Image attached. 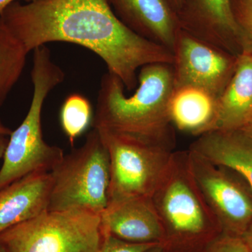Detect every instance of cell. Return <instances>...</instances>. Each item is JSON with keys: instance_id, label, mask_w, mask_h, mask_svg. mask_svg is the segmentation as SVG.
<instances>
[{"instance_id": "1", "label": "cell", "mask_w": 252, "mask_h": 252, "mask_svg": "<svg viewBox=\"0 0 252 252\" xmlns=\"http://www.w3.org/2000/svg\"><path fill=\"white\" fill-rule=\"evenodd\" d=\"M29 54L48 43L85 47L105 63L124 87H137V71L154 63L173 64L170 50L137 35L114 13L109 0L15 1L0 16Z\"/></svg>"}, {"instance_id": "2", "label": "cell", "mask_w": 252, "mask_h": 252, "mask_svg": "<svg viewBox=\"0 0 252 252\" xmlns=\"http://www.w3.org/2000/svg\"><path fill=\"white\" fill-rule=\"evenodd\" d=\"M135 94L107 72L101 79L93 128L106 129L175 147L169 105L174 88L172 64L154 63L140 69Z\"/></svg>"}, {"instance_id": "3", "label": "cell", "mask_w": 252, "mask_h": 252, "mask_svg": "<svg viewBox=\"0 0 252 252\" xmlns=\"http://www.w3.org/2000/svg\"><path fill=\"white\" fill-rule=\"evenodd\" d=\"M152 198L165 233L162 252H205L223 233L194 180L187 152H174Z\"/></svg>"}, {"instance_id": "4", "label": "cell", "mask_w": 252, "mask_h": 252, "mask_svg": "<svg viewBox=\"0 0 252 252\" xmlns=\"http://www.w3.org/2000/svg\"><path fill=\"white\" fill-rule=\"evenodd\" d=\"M33 53L32 98L24 120L9 135L0 168V189L31 174L51 172L64 156L62 149L44 141L41 113L46 97L65 75L47 46L36 48Z\"/></svg>"}, {"instance_id": "5", "label": "cell", "mask_w": 252, "mask_h": 252, "mask_svg": "<svg viewBox=\"0 0 252 252\" xmlns=\"http://www.w3.org/2000/svg\"><path fill=\"white\" fill-rule=\"evenodd\" d=\"M49 211L101 214L109 203L110 162L98 131L93 129L79 148L64 156L54 170Z\"/></svg>"}, {"instance_id": "6", "label": "cell", "mask_w": 252, "mask_h": 252, "mask_svg": "<svg viewBox=\"0 0 252 252\" xmlns=\"http://www.w3.org/2000/svg\"><path fill=\"white\" fill-rule=\"evenodd\" d=\"M104 232L101 216L84 210H46L0 234L6 252H99Z\"/></svg>"}, {"instance_id": "7", "label": "cell", "mask_w": 252, "mask_h": 252, "mask_svg": "<svg viewBox=\"0 0 252 252\" xmlns=\"http://www.w3.org/2000/svg\"><path fill=\"white\" fill-rule=\"evenodd\" d=\"M96 130L109 154V203L152 198L170 166L175 147L106 129Z\"/></svg>"}, {"instance_id": "8", "label": "cell", "mask_w": 252, "mask_h": 252, "mask_svg": "<svg viewBox=\"0 0 252 252\" xmlns=\"http://www.w3.org/2000/svg\"><path fill=\"white\" fill-rule=\"evenodd\" d=\"M189 167L221 226L223 234L243 237L252 223V188L231 169L187 151Z\"/></svg>"}, {"instance_id": "9", "label": "cell", "mask_w": 252, "mask_h": 252, "mask_svg": "<svg viewBox=\"0 0 252 252\" xmlns=\"http://www.w3.org/2000/svg\"><path fill=\"white\" fill-rule=\"evenodd\" d=\"M172 53L174 89L198 88L217 99L229 82L238 58L182 28Z\"/></svg>"}, {"instance_id": "10", "label": "cell", "mask_w": 252, "mask_h": 252, "mask_svg": "<svg viewBox=\"0 0 252 252\" xmlns=\"http://www.w3.org/2000/svg\"><path fill=\"white\" fill-rule=\"evenodd\" d=\"M177 15L182 29L228 52L233 46L241 52L243 36L231 0H182Z\"/></svg>"}, {"instance_id": "11", "label": "cell", "mask_w": 252, "mask_h": 252, "mask_svg": "<svg viewBox=\"0 0 252 252\" xmlns=\"http://www.w3.org/2000/svg\"><path fill=\"white\" fill-rule=\"evenodd\" d=\"M100 216L104 230L116 238L133 243H163V226L152 198L110 202Z\"/></svg>"}, {"instance_id": "12", "label": "cell", "mask_w": 252, "mask_h": 252, "mask_svg": "<svg viewBox=\"0 0 252 252\" xmlns=\"http://www.w3.org/2000/svg\"><path fill=\"white\" fill-rule=\"evenodd\" d=\"M109 2L117 17L129 29L173 52L180 27L177 12L168 0H109Z\"/></svg>"}, {"instance_id": "13", "label": "cell", "mask_w": 252, "mask_h": 252, "mask_svg": "<svg viewBox=\"0 0 252 252\" xmlns=\"http://www.w3.org/2000/svg\"><path fill=\"white\" fill-rule=\"evenodd\" d=\"M51 189V173L35 172L0 189V234L48 210Z\"/></svg>"}, {"instance_id": "14", "label": "cell", "mask_w": 252, "mask_h": 252, "mask_svg": "<svg viewBox=\"0 0 252 252\" xmlns=\"http://www.w3.org/2000/svg\"><path fill=\"white\" fill-rule=\"evenodd\" d=\"M252 121V49L244 46L229 82L217 99L215 130H240Z\"/></svg>"}, {"instance_id": "15", "label": "cell", "mask_w": 252, "mask_h": 252, "mask_svg": "<svg viewBox=\"0 0 252 252\" xmlns=\"http://www.w3.org/2000/svg\"><path fill=\"white\" fill-rule=\"evenodd\" d=\"M190 150L231 169L252 188V137L243 130H215L199 136Z\"/></svg>"}, {"instance_id": "16", "label": "cell", "mask_w": 252, "mask_h": 252, "mask_svg": "<svg viewBox=\"0 0 252 252\" xmlns=\"http://www.w3.org/2000/svg\"><path fill=\"white\" fill-rule=\"evenodd\" d=\"M217 99L198 88L186 86L174 89L169 105L172 126L198 137L215 130Z\"/></svg>"}, {"instance_id": "17", "label": "cell", "mask_w": 252, "mask_h": 252, "mask_svg": "<svg viewBox=\"0 0 252 252\" xmlns=\"http://www.w3.org/2000/svg\"><path fill=\"white\" fill-rule=\"evenodd\" d=\"M28 54L0 17V107L21 77Z\"/></svg>"}, {"instance_id": "18", "label": "cell", "mask_w": 252, "mask_h": 252, "mask_svg": "<svg viewBox=\"0 0 252 252\" xmlns=\"http://www.w3.org/2000/svg\"><path fill=\"white\" fill-rule=\"evenodd\" d=\"M94 114L90 101L80 94H72L64 101L60 112V121L71 145L92 124Z\"/></svg>"}, {"instance_id": "19", "label": "cell", "mask_w": 252, "mask_h": 252, "mask_svg": "<svg viewBox=\"0 0 252 252\" xmlns=\"http://www.w3.org/2000/svg\"><path fill=\"white\" fill-rule=\"evenodd\" d=\"M231 4L241 31L243 47L248 46L252 49V0H231Z\"/></svg>"}, {"instance_id": "20", "label": "cell", "mask_w": 252, "mask_h": 252, "mask_svg": "<svg viewBox=\"0 0 252 252\" xmlns=\"http://www.w3.org/2000/svg\"><path fill=\"white\" fill-rule=\"evenodd\" d=\"M105 232L102 247L99 252H145L158 243H133L124 241Z\"/></svg>"}, {"instance_id": "21", "label": "cell", "mask_w": 252, "mask_h": 252, "mask_svg": "<svg viewBox=\"0 0 252 252\" xmlns=\"http://www.w3.org/2000/svg\"><path fill=\"white\" fill-rule=\"evenodd\" d=\"M205 252H250L242 237L220 235L206 249Z\"/></svg>"}, {"instance_id": "22", "label": "cell", "mask_w": 252, "mask_h": 252, "mask_svg": "<svg viewBox=\"0 0 252 252\" xmlns=\"http://www.w3.org/2000/svg\"><path fill=\"white\" fill-rule=\"evenodd\" d=\"M18 0H0V16L3 14L4 10L12 4L15 1H18ZM23 1H27L28 3L35 2V1H41V0H23Z\"/></svg>"}, {"instance_id": "23", "label": "cell", "mask_w": 252, "mask_h": 252, "mask_svg": "<svg viewBox=\"0 0 252 252\" xmlns=\"http://www.w3.org/2000/svg\"><path fill=\"white\" fill-rule=\"evenodd\" d=\"M242 238H243L246 245H248L250 252H252V223L249 227L248 229L246 230V232L244 233Z\"/></svg>"}, {"instance_id": "24", "label": "cell", "mask_w": 252, "mask_h": 252, "mask_svg": "<svg viewBox=\"0 0 252 252\" xmlns=\"http://www.w3.org/2000/svg\"><path fill=\"white\" fill-rule=\"evenodd\" d=\"M8 142H9V139L7 138V136L0 135V158H2L4 156Z\"/></svg>"}, {"instance_id": "25", "label": "cell", "mask_w": 252, "mask_h": 252, "mask_svg": "<svg viewBox=\"0 0 252 252\" xmlns=\"http://www.w3.org/2000/svg\"><path fill=\"white\" fill-rule=\"evenodd\" d=\"M12 130L9 127H6L2 124V122L0 120V135H4L9 136L11 135Z\"/></svg>"}, {"instance_id": "26", "label": "cell", "mask_w": 252, "mask_h": 252, "mask_svg": "<svg viewBox=\"0 0 252 252\" xmlns=\"http://www.w3.org/2000/svg\"><path fill=\"white\" fill-rule=\"evenodd\" d=\"M168 1L177 13L182 6V0H168Z\"/></svg>"}, {"instance_id": "27", "label": "cell", "mask_w": 252, "mask_h": 252, "mask_svg": "<svg viewBox=\"0 0 252 252\" xmlns=\"http://www.w3.org/2000/svg\"><path fill=\"white\" fill-rule=\"evenodd\" d=\"M243 130L244 132H246L248 135L252 137V121L248 124V126H246V127H244L243 130Z\"/></svg>"}, {"instance_id": "28", "label": "cell", "mask_w": 252, "mask_h": 252, "mask_svg": "<svg viewBox=\"0 0 252 252\" xmlns=\"http://www.w3.org/2000/svg\"><path fill=\"white\" fill-rule=\"evenodd\" d=\"M145 252H162L161 245H157V246L151 248L150 250H147Z\"/></svg>"}, {"instance_id": "29", "label": "cell", "mask_w": 252, "mask_h": 252, "mask_svg": "<svg viewBox=\"0 0 252 252\" xmlns=\"http://www.w3.org/2000/svg\"><path fill=\"white\" fill-rule=\"evenodd\" d=\"M0 252H6V250H5L4 247L0 244Z\"/></svg>"}, {"instance_id": "30", "label": "cell", "mask_w": 252, "mask_h": 252, "mask_svg": "<svg viewBox=\"0 0 252 252\" xmlns=\"http://www.w3.org/2000/svg\"></svg>"}]
</instances>
